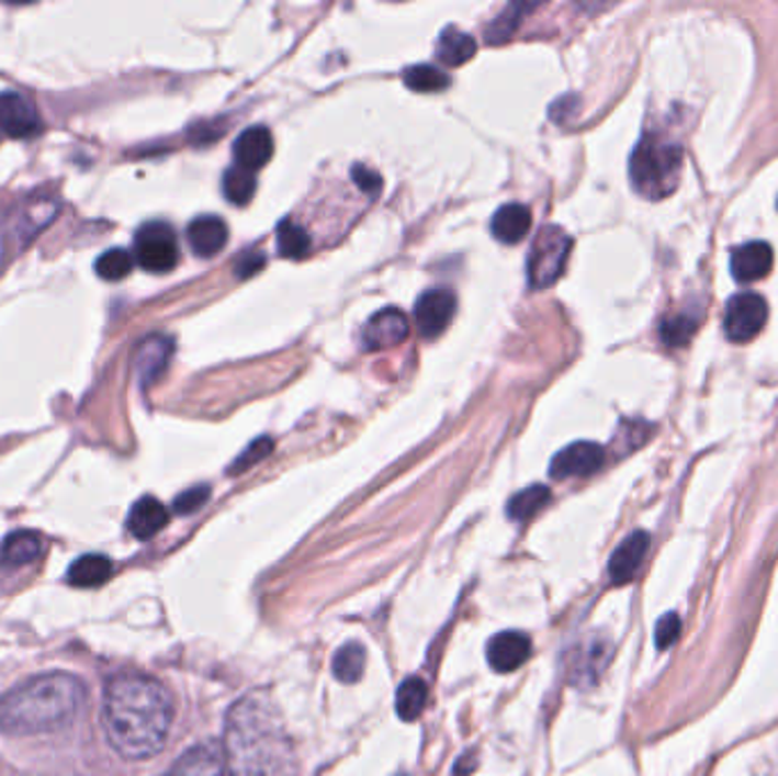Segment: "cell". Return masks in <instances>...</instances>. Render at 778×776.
I'll use <instances>...</instances> for the list:
<instances>
[{"label": "cell", "mask_w": 778, "mask_h": 776, "mask_svg": "<svg viewBox=\"0 0 778 776\" xmlns=\"http://www.w3.org/2000/svg\"><path fill=\"white\" fill-rule=\"evenodd\" d=\"M521 10H526V5H510L499 19L494 21V25L489 27V33H487L492 44H501L515 33V27L519 25V19H521L519 16Z\"/></svg>", "instance_id": "34"}, {"label": "cell", "mask_w": 778, "mask_h": 776, "mask_svg": "<svg viewBox=\"0 0 778 776\" xmlns=\"http://www.w3.org/2000/svg\"><path fill=\"white\" fill-rule=\"evenodd\" d=\"M258 180L253 171H246L241 167H233L224 176V194L233 205H246L256 196Z\"/></svg>", "instance_id": "30"}, {"label": "cell", "mask_w": 778, "mask_h": 776, "mask_svg": "<svg viewBox=\"0 0 778 776\" xmlns=\"http://www.w3.org/2000/svg\"><path fill=\"white\" fill-rule=\"evenodd\" d=\"M678 633H680V619L678 615L669 612L665 617H661V622L656 627V644L661 651H665L667 646H672L676 640H678Z\"/></svg>", "instance_id": "37"}, {"label": "cell", "mask_w": 778, "mask_h": 776, "mask_svg": "<svg viewBox=\"0 0 778 776\" xmlns=\"http://www.w3.org/2000/svg\"><path fill=\"white\" fill-rule=\"evenodd\" d=\"M44 551V540L35 531L10 533L0 547V565L3 567H25L35 563Z\"/></svg>", "instance_id": "21"}, {"label": "cell", "mask_w": 778, "mask_h": 776, "mask_svg": "<svg viewBox=\"0 0 778 776\" xmlns=\"http://www.w3.org/2000/svg\"><path fill=\"white\" fill-rule=\"evenodd\" d=\"M351 178L369 199H379V194L383 192V178H381V173H376L373 169L356 165L351 169Z\"/></svg>", "instance_id": "36"}, {"label": "cell", "mask_w": 778, "mask_h": 776, "mask_svg": "<svg viewBox=\"0 0 778 776\" xmlns=\"http://www.w3.org/2000/svg\"><path fill=\"white\" fill-rule=\"evenodd\" d=\"M171 353H173L171 339H167L162 335H153V337L144 339L139 345L137 358H135V369L139 374V381L144 385H150L153 381H158L165 374Z\"/></svg>", "instance_id": "18"}, {"label": "cell", "mask_w": 778, "mask_h": 776, "mask_svg": "<svg viewBox=\"0 0 778 776\" xmlns=\"http://www.w3.org/2000/svg\"><path fill=\"white\" fill-rule=\"evenodd\" d=\"M699 324H701L699 313H695V310H683V313H676V315H669L663 319L661 337L667 347L680 349L695 337Z\"/></svg>", "instance_id": "24"}, {"label": "cell", "mask_w": 778, "mask_h": 776, "mask_svg": "<svg viewBox=\"0 0 778 776\" xmlns=\"http://www.w3.org/2000/svg\"><path fill=\"white\" fill-rule=\"evenodd\" d=\"M364 663H367L364 646L358 642H347L332 659V674L341 683H358L364 674Z\"/></svg>", "instance_id": "27"}, {"label": "cell", "mask_w": 778, "mask_h": 776, "mask_svg": "<svg viewBox=\"0 0 778 776\" xmlns=\"http://www.w3.org/2000/svg\"><path fill=\"white\" fill-rule=\"evenodd\" d=\"M551 502V492L546 485H531L517 492L508 502V517L515 521H526L538 515Z\"/></svg>", "instance_id": "26"}, {"label": "cell", "mask_w": 778, "mask_h": 776, "mask_svg": "<svg viewBox=\"0 0 778 776\" xmlns=\"http://www.w3.org/2000/svg\"><path fill=\"white\" fill-rule=\"evenodd\" d=\"M426 699H428V688L426 683L419 676L406 678L401 683V688L396 693V712L403 722H415L424 708H426Z\"/></svg>", "instance_id": "25"}, {"label": "cell", "mask_w": 778, "mask_h": 776, "mask_svg": "<svg viewBox=\"0 0 778 776\" xmlns=\"http://www.w3.org/2000/svg\"><path fill=\"white\" fill-rule=\"evenodd\" d=\"M533 644L519 631H504L487 642V663L494 672L510 674L531 659Z\"/></svg>", "instance_id": "11"}, {"label": "cell", "mask_w": 778, "mask_h": 776, "mask_svg": "<svg viewBox=\"0 0 778 776\" xmlns=\"http://www.w3.org/2000/svg\"><path fill=\"white\" fill-rule=\"evenodd\" d=\"M0 131L14 139L33 137L42 131V119L23 97L8 91V94H0Z\"/></svg>", "instance_id": "12"}, {"label": "cell", "mask_w": 778, "mask_h": 776, "mask_svg": "<svg viewBox=\"0 0 778 776\" xmlns=\"http://www.w3.org/2000/svg\"><path fill=\"white\" fill-rule=\"evenodd\" d=\"M683 173V148L661 133H646L631 155V180L638 194L651 201L676 192Z\"/></svg>", "instance_id": "4"}, {"label": "cell", "mask_w": 778, "mask_h": 776, "mask_svg": "<svg viewBox=\"0 0 778 776\" xmlns=\"http://www.w3.org/2000/svg\"><path fill=\"white\" fill-rule=\"evenodd\" d=\"M572 251V237L560 226H544L526 260L528 285L533 290L551 288L565 271Z\"/></svg>", "instance_id": "5"}, {"label": "cell", "mask_w": 778, "mask_h": 776, "mask_svg": "<svg viewBox=\"0 0 778 776\" xmlns=\"http://www.w3.org/2000/svg\"><path fill=\"white\" fill-rule=\"evenodd\" d=\"M167 524H169V510L155 499V496H142L128 515V531L137 540L155 538Z\"/></svg>", "instance_id": "20"}, {"label": "cell", "mask_w": 778, "mask_h": 776, "mask_svg": "<svg viewBox=\"0 0 778 776\" xmlns=\"http://www.w3.org/2000/svg\"><path fill=\"white\" fill-rule=\"evenodd\" d=\"M135 267V256H131L126 248H110L97 260V273L103 281L116 283L123 281Z\"/></svg>", "instance_id": "31"}, {"label": "cell", "mask_w": 778, "mask_h": 776, "mask_svg": "<svg viewBox=\"0 0 778 776\" xmlns=\"http://www.w3.org/2000/svg\"><path fill=\"white\" fill-rule=\"evenodd\" d=\"M533 226V214L521 203H508L492 216V235L504 244L521 241Z\"/></svg>", "instance_id": "19"}, {"label": "cell", "mask_w": 778, "mask_h": 776, "mask_svg": "<svg viewBox=\"0 0 778 776\" xmlns=\"http://www.w3.org/2000/svg\"><path fill=\"white\" fill-rule=\"evenodd\" d=\"M178 237L165 222H148L135 235V262L150 273H169L178 265Z\"/></svg>", "instance_id": "6"}, {"label": "cell", "mask_w": 778, "mask_h": 776, "mask_svg": "<svg viewBox=\"0 0 778 776\" xmlns=\"http://www.w3.org/2000/svg\"><path fill=\"white\" fill-rule=\"evenodd\" d=\"M649 544H651L649 533L635 531L614 549V553L610 558V565H608V572H610V578L614 585H624L635 578L640 565L644 563Z\"/></svg>", "instance_id": "15"}, {"label": "cell", "mask_w": 778, "mask_h": 776, "mask_svg": "<svg viewBox=\"0 0 778 776\" xmlns=\"http://www.w3.org/2000/svg\"><path fill=\"white\" fill-rule=\"evenodd\" d=\"M271 451H273V440H271V438H258L256 442L248 445V449L230 464L228 472H230L233 476H237V474H241V472H246V470H251L253 464H258L260 460H264Z\"/></svg>", "instance_id": "33"}, {"label": "cell", "mask_w": 778, "mask_h": 776, "mask_svg": "<svg viewBox=\"0 0 778 776\" xmlns=\"http://www.w3.org/2000/svg\"><path fill=\"white\" fill-rule=\"evenodd\" d=\"M264 267V256L262 254H246L237 260L235 271L239 278H251L258 269Z\"/></svg>", "instance_id": "38"}, {"label": "cell", "mask_w": 778, "mask_h": 776, "mask_svg": "<svg viewBox=\"0 0 778 776\" xmlns=\"http://www.w3.org/2000/svg\"><path fill=\"white\" fill-rule=\"evenodd\" d=\"M226 763L230 776H301L294 742L267 693H248L228 710Z\"/></svg>", "instance_id": "2"}, {"label": "cell", "mask_w": 778, "mask_h": 776, "mask_svg": "<svg viewBox=\"0 0 778 776\" xmlns=\"http://www.w3.org/2000/svg\"><path fill=\"white\" fill-rule=\"evenodd\" d=\"M187 241L199 258H212L224 251L228 241V226L214 214H203L187 226Z\"/></svg>", "instance_id": "17"}, {"label": "cell", "mask_w": 778, "mask_h": 776, "mask_svg": "<svg viewBox=\"0 0 778 776\" xmlns=\"http://www.w3.org/2000/svg\"><path fill=\"white\" fill-rule=\"evenodd\" d=\"M403 82L419 94H435V91H444L451 85V78L430 65H415L403 71Z\"/></svg>", "instance_id": "28"}, {"label": "cell", "mask_w": 778, "mask_h": 776, "mask_svg": "<svg viewBox=\"0 0 778 776\" xmlns=\"http://www.w3.org/2000/svg\"><path fill=\"white\" fill-rule=\"evenodd\" d=\"M604 462H606L604 447L595 442H574L557 456H553L549 464V474L557 481L593 476L604 468Z\"/></svg>", "instance_id": "9"}, {"label": "cell", "mask_w": 778, "mask_h": 776, "mask_svg": "<svg viewBox=\"0 0 778 776\" xmlns=\"http://www.w3.org/2000/svg\"><path fill=\"white\" fill-rule=\"evenodd\" d=\"M84 704L82 681L67 672L30 678L0 697V731L37 735L69 727Z\"/></svg>", "instance_id": "3"}, {"label": "cell", "mask_w": 778, "mask_h": 776, "mask_svg": "<svg viewBox=\"0 0 778 776\" xmlns=\"http://www.w3.org/2000/svg\"><path fill=\"white\" fill-rule=\"evenodd\" d=\"M610 644L606 642H589L583 646V656L578 659V663L574 665L576 678L578 681H595L599 676V672L606 667L608 656H610Z\"/></svg>", "instance_id": "32"}, {"label": "cell", "mask_w": 778, "mask_h": 776, "mask_svg": "<svg viewBox=\"0 0 778 776\" xmlns=\"http://www.w3.org/2000/svg\"><path fill=\"white\" fill-rule=\"evenodd\" d=\"M165 776H230L226 754L216 744H196L187 750Z\"/></svg>", "instance_id": "13"}, {"label": "cell", "mask_w": 778, "mask_h": 776, "mask_svg": "<svg viewBox=\"0 0 778 776\" xmlns=\"http://www.w3.org/2000/svg\"><path fill=\"white\" fill-rule=\"evenodd\" d=\"M408 333H410L408 317L396 307H385L367 322L362 330V345L371 351L392 349L398 347L401 341H406Z\"/></svg>", "instance_id": "10"}, {"label": "cell", "mask_w": 778, "mask_h": 776, "mask_svg": "<svg viewBox=\"0 0 778 776\" xmlns=\"http://www.w3.org/2000/svg\"><path fill=\"white\" fill-rule=\"evenodd\" d=\"M396 776H410V774H396Z\"/></svg>", "instance_id": "39"}, {"label": "cell", "mask_w": 778, "mask_h": 776, "mask_svg": "<svg viewBox=\"0 0 778 776\" xmlns=\"http://www.w3.org/2000/svg\"><path fill=\"white\" fill-rule=\"evenodd\" d=\"M207 499H210V487L207 485H196V487H190V490L182 492L178 496V499L173 502V510L178 515H192V513L201 510Z\"/></svg>", "instance_id": "35"}, {"label": "cell", "mask_w": 778, "mask_h": 776, "mask_svg": "<svg viewBox=\"0 0 778 776\" xmlns=\"http://www.w3.org/2000/svg\"><path fill=\"white\" fill-rule=\"evenodd\" d=\"M173 722V701L160 681L119 674L105 688L103 727L112 747L131 761L162 752Z\"/></svg>", "instance_id": "1"}, {"label": "cell", "mask_w": 778, "mask_h": 776, "mask_svg": "<svg viewBox=\"0 0 778 776\" xmlns=\"http://www.w3.org/2000/svg\"><path fill=\"white\" fill-rule=\"evenodd\" d=\"M278 254L283 256V258H290V260H298V258H305L307 251H309V246H313V241H309V235L305 233V228H301L298 224L294 222H283L278 226Z\"/></svg>", "instance_id": "29"}, {"label": "cell", "mask_w": 778, "mask_h": 776, "mask_svg": "<svg viewBox=\"0 0 778 776\" xmlns=\"http://www.w3.org/2000/svg\"><path fill=\"white\" fill-rule=\"evenodd\" d=\"M112 576V563L105 555L87 553L69 567V583L74 587H99Z\"/></svg>", "instance_id": "23"}, {"label": "cell", "mask_w": 778, "mask_h": 776, "mask_svg": "<svg viewBox=\"0 0 778 776\" xmlns=\"http://www.w3.org/2000/svg\"><path fill=\"white\" fill-rule=\"evenodd\" d=\"M774 267V251L767 241H749L737 246L731 256V273L737 283H754Z\"/></svg>", "instance_id": "14"}, {"label": "cell", "mask_w": 778, "mask_h": 776, "mask_svg": "<svg viewBox=\"0 0 778 776\" xmlns=\"http://www.w3.org/2000/svg\"><path fill=\"white\" fill-rule=\"evenodd\" d=\"M233 155H235V167H241L246 171H258L262 169L273 155V137L264 126H253L246 128L233 144Z\"/></svg>", "instance_id": "16"}, {"label": "cell", "mask_w": 778, "mask_h": 776, "mask_svg": "<svg viewBox=\"0 0 778 776\" xmlns=\"http://www.w3.org/2000/svg\"><path fill=\"white\" fill-rule=\"evenodd\" d=\"M455 294L442 288L424 292L415 305V322L426 339H438L455 317Z\"/></svg>", "instance_id": "8"}, {"label": "cell", "mask_w": 778, "mask_h": 776, "mask_svg": "<svg viewBox=\"0 0 778 776\" xmlns=\"http://www.w3.org/2000/svg\"><path fill=\"white\" fill-rule=\"evenodd\" d=\"M476 40L466 33H460L458 27H447L442 30V35L435 46V55L444 61L447 67H462L464 61H470L476 55Z\"/></svg>", "instance_id": "22"}, {"label": "cell", "mask_w": 778, "mask_h": 776, "mask_svg": "<svg viewBox=\"0 0 778 776\" xmlns=\"http://www.w3.org/2000/svg\"><path fill=\"white\" fill-rule=\"evenodd\" d=\"M767 324V301L756 292H740L726 303L724 330L735 345H744L760 335Z\"/></svg>", "instance_id": "7"}]
</instances>
